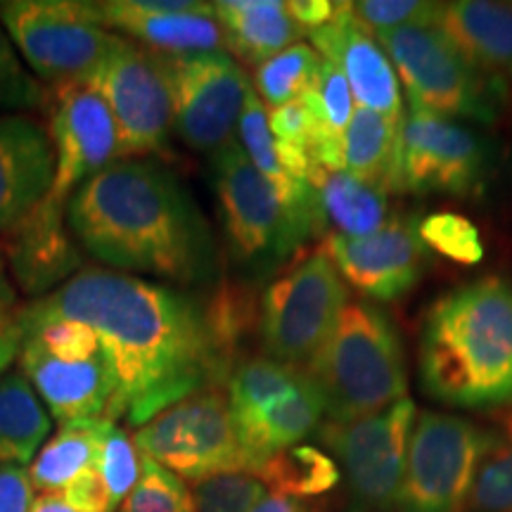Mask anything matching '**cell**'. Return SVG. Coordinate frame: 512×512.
<instances>
[{
  "instance_id": "cell-1",
  "label": "cell",
  "mask_w": 512,
  "mask_h": 512,
  "mask_svg": "<svg viewBox=\"0 0 512 512\" xmlns=\"http://www.w3.org/2000/svg\"><path fill=\"white\" fill-rule=\"evenodd\" d=\"M34 304L98 335L117 380L121 418L138 430L174 403L219 389L233 373L211 330L207 302L181 287L83 268Z\"/></svg>"
},
{
  "instance_id": "cell-2",
  "label": "cell",
  "mask_w": 512,
  "mask_h": 512,
  "mask_svg": "<svg viewBox=\"0 0 512 512\" xmlns=\"http://www.w3.org/2000/svg\"><path fill=\"white\" fill-rule=\"evenodd\" d=\"M67 226L86 254L119 273L176 287L216 280L219 252L202 209L157 159H117L67 202Z\"/></svg>"
},
{
  "instance_id": "cell-3",
  "label": "cell",
  "mask_w": 512,
  "mask_h": 512,
  "mask_svg": "<svg viewBox=\"0 0 512 512\" xmlns=\"http://www.w3.org/2000/svg\"><path fill=\"white\" fill-rule=\"evenodd\" d=\"M427 396L465 411L512 403V283L482 278L427 311L418 349Z\"/></svg>"
},
{
  "instance_id": "cell-4",
  "label": "cell",
  "mask_w": 512,
  "mask_h": 512,
  "mask_svg": "<svg viewBox=\"0 0 512 512\" xmlns=\"http://www.w3.org/2000/svg\"><path fill=\"white\" fill-rule=\"evenodd\" d=\"M306 373L320 389L325 415L351 422L406 399L408 370L394 320L368 302H349Z\"/></svg>"
},
{
  "instance_id": "cell-5",
  "label": "cell",
  "mask_w": 512,
  "mask_h": 512,
  "mask_svg": "<svg viewBox=\"0 0 512 512\" xmlns=\"http://www.w3.org/2000/svg\"><path fill=\"white\" fill-rule=\"evenodd\" d=\"M214 190L230 259L252 278L280 271L313 235L292 216L271 183L230 140L214 152Z\"/></svg>"
},
{
  "instance_id": "cell-6",
  "label": "cell",
  "mask_w": 512,
  "mask_h": 512,
  "mask_svg": "<svg viewBox=\"0 0 512 512\" xmlns=\"http://www.w3.org/2000/svg\"><path fill=\"white\" fill-rule=\"evenodd\" d=\"M375 38L399 72L411 107L446 119H498L505 83L479 72L439 29L408 27Z\"/></svg>"
},
{
  "instance_id": "cell-7",
  "label": "cell",
  "mask_w": 512,
  "mask_h": 512,
  "mask_svg": "<svg viewBox=\"0 0 512 512\" xmlns=\"http://www.w3.org/2000/svg\"><path fill=\"white\" fill-rule=\"evenodd\" d=\"M349 294L337 266L320 247L264 292L259 337L266 356L287 366H309L328 342Z\"/></svg>"
},
{
  "instance_id": "cell-8",
  "label": "cell",
  "mask_w": 512,
  "mask_h": 512,
  "mask_svg": "<svg viewBox=\"0 0 512 512\" xmlns=\"http://www.w3.org/2000/svg\"><path fill=\"white\" fill-rule=\"evenodd\" d=\"M498 432L448 413H420L408 441L396 508L401 512H465L472 484Z\"/></svg>"
},
{
  "instance_id": "cell-9",
  "label": "cell",
  "mask_w": 512,
  "mask_h": 512,
  "mask_svg": "<svg viewBox=\"0 0 512 512\" xmlns=\"http://www.w3.org/2000/svg\"><path fill=\"white\" fill-rule=\"evenodd\" d=\"M0 22L31 72L53 86L91 79L121 38L79 0H5Z\"/></svg>"
},
{
  "instance_id": "cell-10",
  "label": "cell",
  "mask_w": 512,
  "mask_h": 512,
  "mask_svg": "<svg viewBox=\"0 0 512 512\" xmlns=\"http://www.w3.org/2000/svg\"><path fill=\"white\" fill-rule=\"evenodd\" d=\"M133 444L183 482L247 472L249 460L235 430L226 394L202 389L140 427Z\"/></svg>"
},
{
  "instance_id": "cell-11",
  "label": "cell",
  "mask_w": 512,
  "mask_h": 512,
  "mask_svg": "<svg viewBox=\"0 0 512 512\" xmlns=\"http://www.w3.org/2000/svg\"><path fill=\"white\" fill-rule=\"evenodd\" d=\"M86 83L105 98L117 121L119 159L166 155L174 102L162 55L121 36Z\"/></svg>"
},
{
  "instance_id": "cell-12",
  "label": "cell",
  "mask_w": 512,
  "mask_h": 512,
  "mask_svg": "<svg viewBox=\"0 0 512 512\" xmlns=\"http://www.w3.org/2000/svg\"><path fill=\"white\" fill-rule=\"evenodd\" d=\"M415 418V403L401 399L366 418L328 420L316 430L318 439L335 456V463L342 465L358 505L373 510L396 505Z\"/></svg>"
},
{
  "instance_id": "cell-13",
  "label": "cell",
  "mask_w": 512,
  "mask_h": 512,
  "mask_svg": "<svg viewBox=\"0 0 512 512\" xmlns=\"http://www.w3.org/2000/svg\"><path fill=\"white\" fill-rule=\"evenodd\" d=\"M489 147L453 119L411 107L399 126L396 192L467 197L482 190Z\"/></svg>"
},
{
  "instance_id": "cell-14",
  "label": "cell",
  "mask_w": 512,
  "mask_h": 512,
  "mask_svg": "<svg viewBox=\"0 0 512 512\" xmlns=\"http://www.w3.org/2000/svg\"><path fill=\"white\" fill-rule=\"evenodd\" d=\"M174 102V128L197 152H219L238 131L249 81L233 57L216 53L162 55Z\"/></svg>"
},
{
  "instance_id": "cell-15",
  "label": "cell",
  "mask_w": 512,
  "mask_h": 512,
  "mask_svg": "<svg viewBox=\"0 0 512 512\" xmlns=\"http://www.w3.org/2000/svg\"><path fill=\"white\" fill-rule=\"evenodd\" d=\"M55 181L48 200L67 204L74 190L119 159V131L110 105L91 83L55 86L50 98Z\"/></svg>"
},
{
  "instance_id": "cell-16",
  "label": "cell",
  "mask_w": 512,
  "mask_h": 512,
  "mask_svg": "<svg viewBox=\"0 0 512 512\" xmlns=\"http://www.w3.org/2000/svg\"><path fill=\"white\" fill-rule=\"evenodd\" d=\"M325 254L347 283L377 302H394L420 283L430 266V249L420 240L418 223L396 214L366 238L325 240Z\"/></svg>"
},
{
  "instance_id": "cell-17",
  "label": "cell",
  "mask_w": 512,
  "mask_h": 512,
  "mask_svg": "<svg viewBox=\"0 0 512 512\" xmlns=\"http://www.w3.org/2000/svg\"><path fill=\"white\" fill-rule=\"evenodd\" d=\"M86 10L100 27L136 38L159 55L216 53L223 34L211 3L197 0H102Z\"/></svg>"
},
{
  "instance_id": "cell-18",
  "label": "cell",
  "mask_w": 512,
  "mask_h": 512,
  "mask_svg": "<svg viewBox=\"0 0 512 512\" xmlns=\"http://www.w3.org/2000/svg\"><path fill=\"white\" fill-rule=\"evenodd\" d=\"M17 358L22 375L60 425L121 418L117 380L105 351L88 361H64L31 339H22Z\"/></svg>"
},
{
  "instance_id": "cell-19",
  "label": "cell",
  "mask_w": 512,
  "mask_h": 512,
  "mask_svg": "<svg viewBox=\"0 0 512 512\" xmlns=\"http://www.w3.org/2000/svg\"><path fill=\"white\" fill-rule=\"evenodd\" d=\"M0 252L19 290L36 299L48 297L83 266V249L67 226V204L48 197L0 235Z\"/></svg>"
},
{
  "instance_id": "cell-20",
  "label": "cell",
  "mask_w": 512,
  "mask_h": 512,
  "mask_svg": "<svg viewBox=\"0 0 512 512\" xmlns=\"http://www.w3.org/2000/svg\"><path fill=\"white\" fill-rule=\"evenodd\" d=\"M309 36L311 48L344 74L358 107L401 124L403 105L394 64L380 43H375L373 34L354 17L351 3H339L335 17Z\"/></svg>"
},
{
  "instance_id": "cell-21",
  "label": "cell",
  "mask_w": 512,
  "mask_h": 512,
  "mask_svg": "<svg viewBox=\"0 0 512 512\" xmlns=\"http://www.w3.org/2000/svg\"><path fill=\"white\" fill-rule=\"evenodd\" d=\"M55 147L48 128L27 114H0V235L48 197Z\"/></svg>"
},
{
  "instance_id": "cell-22",
  "label": "cell",
  "mask_w": 512,
  "mask_h": 512,
  "mask_svg": "<svg viewBox=\"0 0 512 512\" xmlns=\"http://www.w3.org/2000/svg\"><path fill=\"white\" fill-rule=\"evenodd\" d=\"M434 29H439L479 72L503 83L512 79V5L486 0L439 5Z\"/></svg>"
},
{
  "instance_id": "cell-23",
  "label": "cell",
  "mask_w": 512,
  "mask_h": 512,
  "mask_svg": "<svg viewBox=\"0 0 512 512\" xmlns=\"http://www.w3.org/2000/svg\"><path fill=\"white\" fill-rule=\"evenodd\" d=\"M223 46L245 64H264L297 46L302 27L280 0H221L214 3Z\"/></svg>"
},
{
  "instance_id": "cell-24",
  "label": "cell",
  "mask_w": 512,
  "mask_h": 512,
  "mask_svg": "<svg viewBox=\"0 0 512 512\" xmlns=\"http://www.w3.org/2000/svg\"><path fill=\"white\" fill-rule=\"evenodd\" d=\"M323 415V396L304 370L283 399L275 401L259 420L238 434L249 460V475H256V470L275 453L302 444L309 434L318 430Z\"/></svg>"
},
{
  "instance_id": "cell-25",
  "label": "cell",
  "mask_w": 512,
  "mask_h": 512,
  "mask_svg": "<svg viewBox=\"0 0 512 512\" xmlns=\"http://www.w3.org/2000/svg\"><path fill=\"white\" fill-rule=\"evenodd\" d=\"M313 188L328 238H366L389 221V192L347 171H320Z\"/></svg>"
},
{
  "instance_id": "cell-26",
  "label": "cell",
  "mask_w": 512,
  "mask_h": 512,
  "mask_svg": "<svg viewBox=\"0 0 512 512\" xmlns=\"http://www.w3.org/2000/svg\"><path fill=\"white\" fill-rule=\"evenodd\" d=\"M112 420H79L60 425L55 437L41 446L29 465L31 489L41 494L64 491L88 467L98 463L102 439Z\"/></svg>"
},
{
  "instance_id": "cell-27",
  "label": "cell",
  "mask_w": 512,
  "mask_h": 512,
  "mask_svg": "<svg viewBox=\"0 0 512 512\" xmlns=\"http://www.w3.org/2000/svg\"><path fill=\"white\" fill-rule=\"evenodd\" d=\"M399 126L366 107H354L342 133V171L396 192Z\"/></svg>"
},
{
  "instance_id": "cell-28",
  "label": "cell",
  "mask_w": 512,
  "mask_h": 512,
  "mask_svg": "<svg viewBox=\"0 0 512 512\" xmlns=\"http://www.w3.org/2000/svg\"><path fill=\"white\" fill-rule=\"evenodd\" d=\"M50 434L46 413L22 373L0 377V467L31 465Z\"/></svg>"
},
{
  "instance_id": "cell-29",
  "label": "cell",
  "mask_w": 512,
  "mask_h": 512,
  "mask_svg": "<svg viewBox=\"0 0 512 512\" xmlns=\"http://www.w3.org/2000/svg\"><path fill=\"white\" fill-rule=\"evenodd\" d=\"M304 370L273 361L268 356H254L242 361L228 377V406L238 434L264 415L275 401L294 387Z\"/></svg>"
},
{
  "instance_id": "cell-30",
  "label": "cell",
  "mask_w": 512,
  "mask_h": 512,
  "mask_svg": "<svg viewBox=\"0 0 512 512\" xmlns=\"http://www.w3.org/2000/svg\"><path fill=\"white\" fill-rule=\"evenodd\" d=\"M254 477H259L266 489H273L278 496L299 501V498L328 494L339 484L342 472L335 458L325 451L309 444H297L268 458Z\"/></svg>"
},
{
  "instance_id": "cell-31",
  "label": "cell",
  "mask_w": 512,
  "mask_h": 512,
  "mask_svg": "<svg viewBox=\"0 0 512 512\" xmlns=\"http://www.w3.org/2000/svg\"><path fill=\"white\" fill-rule=\"evenodd\" d=\"M320 55L306 43L283 50L256 67L254 91L271 110L302 98L316 83Z\"/></svg>"
},
{
  "instance_id": "cell-32",
  "label": "cell",
  "mask_w": 512,
  "mask_h": 512,
  "mask_svg": "<svg viewBox=\"0 0 512 512\" xmlns=\"http://www.w3.org/2000/svg\"><path fill=\"white\" fill-rule=\"evenodd\" d=\"M465 512H512V418L479 465Z\"/></svg>"
},
{
  "instance_id": "cell-33",
  "label": "cell",
  "mask_w": 512,
  "mask_h": 512,
  "mask_svg": "<svg viewBox=\"0 0 512 512\" xmlns=\"http://www.w3.org/2000/svg\"><path fill=\"white\" fill-rule=\"evenodd\" d=\"M119 512H197L181 477L140 453V479Z\"/></svg>"
},
{
  "instance_id": "cell-34",
  "label": "cell",
  "mask_w": 512,
  "mask_h": 512,
  "mask_svg": "<svg viewBox=\"0 0 512 512\" xmlns=\"http://www.w3.org/2000/svg\"><path fill=\"white\" fill-rule=\"evenodd\" d=\"M50 98L53 91L24 67L8 31L0 27V114L48 110Z\"/></svg>"
},
{
  "instance_id": "cell-35",
  "label": "cell",
  "mask_w": 512,
  "mask_h": 512,
  "mask_svg": "<svg viewBox=\"0 0 512 512\" xmlns=\"http://www.w3.org/2000/svg\"><path fill=\"white\" fill-rule=\"evenodd\" d=\"M418 233L427 249H434L456 264L475 266L484 259V245L477 226L453 211H437V214L425 216L418 223Z\"/></svg>"
},
{
  "instance_id": "cell-36",
  "label": "cell",
  "mask_w": 512,
  "mask_h": 512,
  "mask_svg": "<svg viewBox=\"0 0 512 512\" xmlns=\"http://www.w3.org/2000/svg\"><path fill=\"white\" fill-rule=\"evenodd\" d=\"M95 470L112 498L114 510H119L140 479V451L117 422H112L102 439Z\"/></svg>"
},
{
  "instance_id": "cell-37",
  "label": "cell",
  "mask_w": 512,
  "mask_h": 512,
  "mask_svg": "<svg viewBox=\"0 0 512 512\" xmlns=\"http://www.w3.org/2000/svg\"><path fill=\"white\" fill-rule=\"evenodd\" d=\"M302 98L325 131L342 136L351 114H354V95H351L347 79L335 64L320 57L316 83Z\"/></svg>"
},
{
  "instance_id": "cell-38",
  "label": "cell",
  "mask_w": 512,
  "mask_h": 512,
  "mask_svg": "<svg viewBox=\"0 0 512 512\" xmlns=\"http://www.w3.org/2000/svg\"><path fill=\"white\" fill-rule=\"evenodd\" d=\"M197 512H254L266 494V484L247 472L204 479L195 486Z\"/></svg>"
},
{
  "instance_id": "cell-39",
  "label": "cell",
  "mask_w": 512,
  "mask_h": 512,
  "mask_svg": "<svg viewBox=\"0 0 512 512\" xmlns=\"http://www.w3.org/2000/svg\"><path fill=\"white\" fill-rule=\"evenodd\" d=\"M351 12L375 36L394 29L434 27L439 5L422 0H363L351 3Z\"/></svg>"
},
{
  "instance_id": "cell-40",
  "label": "cell",
  "mask_w": 512,
  "mask_h": 512,
  "mask_svg": "<svg viewBox=\"0 0 512 512\" xmlns=\"http://www.w3.org/2000/svg\"><path fill=\"white\" fill-rule=\"evenodd\" d=\"M62 496L67 498V503L72 505L76 512H117L112 505V498L107 494L105 484L98 475V470L88 467L83 475L74 479L67 489L62 491Z\"/></svg>"
},
{
  "instance_id": "cell-41",
  "label": "cell",
  "mask_w": 512,
  "mask_h": 512,
  "mask_svg": "<svg viewBox=\"0 0 512 512\" xmlns=\"http://www.w3.org/2000/svg\"><path fill=\"white\" fill-rule=\"evenodd\" d=\"M34 489L27 467H0V512H31Z\"/></svg>"
},
{
  "instance_id": "cell-42",
  "label": "cell",
  "mask_w": 512,
  "mask_h": 512,
  "mask_svg": "<svg viewBox=\"0 0 512 512\" xmlns=\"http://www.w3.org/2000/svg\"><path fill=\"white\" fill-rule=\"evenodd\" d=\"M337 8L339 3H330V0H292V3H287V10L304 34L325 27L335 17Z\"/></svg>"
},
{
  "instance_id": "cell-43",
  "label": "cell",
  "mask_w": 512,
  "mask_h": 512,
  "mask_svg": "<svg viewBox=\"0 0 512 512\" xmlns=\"http://www.w3.org/2000/svg\"><path fill=\"white\" fill-rule=\"evenodd\" d=\"M19 344H22V337H19L17 311L0 313V377L17 361Z\"/></svg>"
},
{
  "instance_id": "cell-44",
  "label": "cell",
  "mask_w": 512,
  "mask_h": 512,
  "mask_svg": "<svg viewBox=\"0 0 512 512\" xmlns=\"http://www.w3.org/2000/svg\"><path fill=\"white\" fill-rule=\"evenodd\" d=\"M17 304V290L10 283L8 264H5V256L0 252V313H15Z\"/></svg>"
},
{
  "instance_id": "cell-45",
  "label": "cell",
  "mask_w": 512,
  "mask_h": 512,
  "mask_svg": "<svg viewBox=\"0 0 512 512\" xmlns=\"http://www.w3.org/2000/svg\"><path fill=\"white\" fill-rule=\"evenodd\" d=\"M31 512H76L72 505L67 503V498L62 496V491L55 494H38L31 503Z\"/></svg>"
},
{
  "instance_id": "cell-46",
  "label": "cell",
  "mask_w": 512,
  "mask_h": 512,
  "mask_svg": "<svg viewBox=\"0 0 512 512\" xmlns=\"http://www.w3.org/2000/svg\"><path fill=\"white\" fill-rule=\"evenodd\" d=\"M254 512H304L302 503L294 501V498H287V496H266L264 501L256 505Z\"/></svg>"
}]
</instances>
